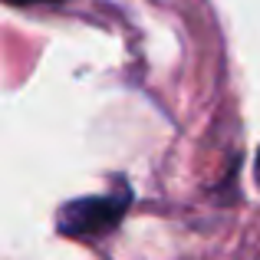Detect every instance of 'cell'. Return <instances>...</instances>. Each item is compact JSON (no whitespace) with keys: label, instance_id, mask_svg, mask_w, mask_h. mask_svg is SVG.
<instances>
[{"label":"cell","instance_id":"cell-2","mask_svg":"<svg viewBox=\"0 0 260 260\" xmlns=\"http://www.w3.org/2000/svg\"><path fill=\"white\" fill-rule=\"evenodd\" d=\"M10 7H37V4H59V0H7Z\"/></svg>","mask_w":260,"mask_h":260},{"label":"cell","instance_id":"cell-3","mask_svg":"<svg viewBox=\"0 0 260 260\" xmlns=\"http://www.w3.org/2000/svg\"><path fill=\"white\" fill-rule=\"evenodd\" d=\"M257 184H260V152H257Z\"/></svg>","mask_w":260,"mask_h":260},{"label":"cell","instance_id":"cell-1","mask_svg":"<svg viewBox=\"0 0 260 260\" xmlns=\"http://www.w3.org/2000/svg\"><path fill=\"white\" fill-rule=\"evenodd\" d=\"M128 201H132V191L128 184H122L112 194H89V198H76V201L63 204L56 214V231L66 237H102L115 228V224L125 217Z\"/></svg>","mask_w":260,"mask_h":260}]
</instances>
